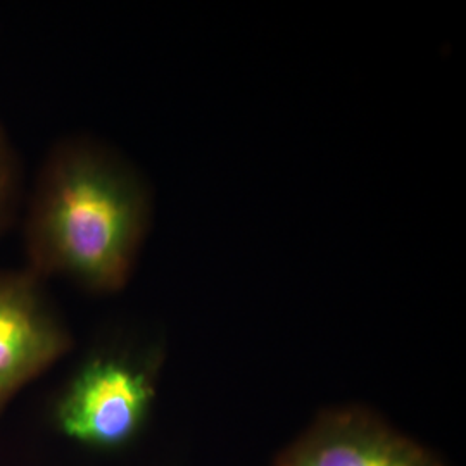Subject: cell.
I'll return each mask as SVG.
<instances>
[{
    "label": "cell",
    "instance_id": "obj_1",
    "mask_svg": "<svg viewBox=\"0 0 466 466\" xmlns=\"http://www.w3.org/2000/svg\"><path fill=\"white\" fill-rule=\"evenodd\" d=\"M149 223V190L130 163L88 137L61 138L26 196L25 268L113 294L132 279Z\"/></svg>",
    "mask_w": 466,
    "mask_h": 466
},
{
    "label": "cell",
    "instance_id": "obj_2",
    "mask_svg": "<svg viewBox=\"0 0 466 466\" xmlns=\"http://www.w3.org/2000/svg\"><path fill=\"white\" fill-rule=\"evenodd\" d=\"M156 350L104 348L86 356L54 402V423L92 450H119L146 425L157 394Z\"/></svg>",
    "mask_w": 466,
    "mask_h": 466
},
{
    "label": "cell",
    "instance_id": "obj_3",
    "mask_svg": "<svg viewBox=\"0 0 466 466\" xmlns=\"http://www.w3.org/2000/svg\"><path fill=\"white\" fill-rule=\"evenodd\" d=\"M75 346L46 282L26 268H0V415Z\"/></svg>",
    "mask_w": 466,
    "mask_h": 466
},
{
    "label": "cell",
    "instance_id": "obj_4",
    "mask_svg": "<svg viewBox=\"0 0 466 466\" xmlns=\"http://www.w3.org/2000/svg\"><path fill=\"white\" fill-rule=\"evenodd\" d=\"M271 466H446L417 439L365 406H335L283 448Z\"/></svg>",
    "mask_w": 466,
    "mask_h": 466
},
{
    "label": "cell",
    "instance_id": "obj_5",
    "mask_svg": "<svg viewBox=\"0 0 466 466\" xmlns=\"http://www.w3.org/2000/svg\"><path fill=\"white\" fill-rule=\"evenodd\" d=\"M25 180L17 147L0 123V237L13 225L23 204Z\"/></svg>",
    "mask_w": 466,
    "mask_h": 466
}]
</instances>
